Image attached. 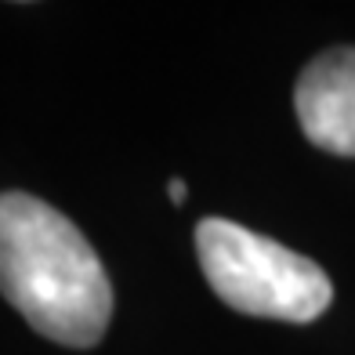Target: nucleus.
I'll list each match as a JSON object with an SVG mask.
<instances>
[{
  "mask_svg": "<svg viewBox=\"0 0 355 355\" xmlns=\"http://www.w3.org/2000/svg\"><path fill=\"white\" fill-rule=\"evenodd\" d=\"M0 294L62 348H94L112 319V283L98 250L29 192H0Z\"/></svg>",
  "mask_w": 355,
  "mask_h": 355,
  "instance_id": "obj_1",
  "label": "nucleus"
},
{
  "mask_svg": "<svg viewBox=\"0 0 355 355\" xmlns=\"http://www.w3.org/2000/svg\"><path fill=\"white\" fill-rule=\"evenodd\" d=\"M196 257L211 290L243 315L312 322L334 301L330 276L312 257L236 221L203 218L196 225Z\"/></svg>",
  "mask_w": 355,
  "mask_h": 355,
  "instance_id": "obj_2",
  "label": "nucleus"
},
{
  "mask_svg": "<svg viewBox=\"0 0 355 355\" xmlns=\"http://www.w3.org/2000/svg\"><path fill=\"white\" fill-rule=\"evenodd\" d=\"M294 112L315 149L355 159V47H330L301 69Z\"/></svg>",
  "mask_w": 355,
  "mask_h": 355,
  "instance_id": "obj_3",
  "label": "nucleus"
},
{
  "mask_svg": "<svg viewBox=\"0 0 355 355\" xmlns=\"http://www.w3.org/2000/svg\"><path fill=\"white\" fill-rule=\"evenodd\" d=\"M167 196H171V203H185V182L182 178H174V182L167 185Z\"/></svg>",
  "mask_w": 355,
  "mask_h": 355,
  "instance_id": "obj_4",
  "label": "nucleus"
}]
</instances>
